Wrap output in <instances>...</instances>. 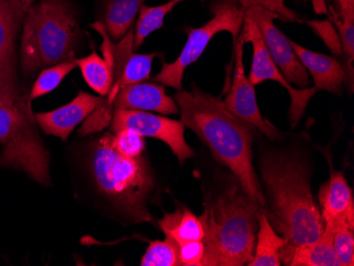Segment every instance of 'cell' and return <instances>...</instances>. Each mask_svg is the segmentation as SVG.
I'll use <instances>...</instances> for the list:
<instances>
[{"label": "cell", "instance_id": "1", "mask_svg": "<svg viewBox=\"0 0 354 266\" xmlns=\"http://www.w3.org/2000/svg\"><path fill=\"white\" fill-rule=\"evenodd\" d=\"M258 172L266 200L263 212L286 240L280 259L281 264L288 265L294 250L316 241L325 228L312 194L311 164L296 146L268 148L260 152Z\"/></svg>", "mask_w": 354, "mask_h": 266}, {"label": "cell", "instance_id": "2", "mask_svg": "<svg viewBox=\"0 0 354 266\" xmlns=\"http://www.w3.org/2000/svg\"><path fill=\"white\" fill-rule=\"evenodd\" d=\"M175 102L185 126L198 135L216 162L238 178L246 193L266 210L259 178L254 166V137L258 131L234 116L224 101L193 85L190 91H177Z\"/></svg>", "mask_w": 354, "mask_h": 266}, {"label": "cell", "instance_id": "3", "mask_svg": "<svg viewBox=\"0 0 354 266\" xmlns=\"http://www.w3.org/2000/svg\"><path fill=\"white\" fill-rule=\"evenodd\" d=\"M261 211L232 172L216 178L198 216L205 232L203 266L248 265L254 258Z\"/></svg>", "mask_w": 354, "mask_h": 266}, {"label": "cell", "instance_id": "4", "mask_svg": "<svg viewBox=\"0 0 354 266\" xmlns=\"http://www.w3.org/2000/svg\"><path fill=\"white\" fill-rule=\"evenodd\" d=\"M114 134L99 139L91 155V169L99 191L134 223H153L148 202L155 189L152 171L142 155L127 158L117 152Z\"/></svg>", "mask_w": 354, "mask_h": 266}, {"label": "cell", "instance_id": "5", "mask_svg": "<svg viewBox=\"0 0 354 266\" xmlns=\"http://www.w3.org/2000/svg\"><path fill=\"white\" fill-rule=\"evenodd\" d=\"M77 13L71 0H41L25 12L21 45L24 75L53 66L73 53L79 39Z\"/></svg>", "mask_w": 354, "mask_h": 266}, {"label": "cell", "instance_id": "6", "mask_svg": "<svg viewBox=\"0 0 354 266\" xmlns=\"http://www.w3.org/2000/svg\"><path fill=\"white\" fill-rule=\"evenodd\" d=\"M30 100L0 105V166L19 169L41 184H50L49 155L35 129Z\"/></svg>", "mask_w": 354, "mask_h": 266}, {"label": "cell", "instance_id": "7", "mask_svg": "<svg viewBox=\"0 0 354 266\" xmlns=\"http://www.w3.org/2000/svg\"><path fill=\"white\" fill-rule=\"evenodd\" d=\"M95 28L103 39L101 50L103 51L104 59L113 68V84L106 97H102L100 104L89 115L88 118L80 129L81 136L100 132L111 123L114 113V101L121 88L131 84L145 82L150 79L153 61L158 57L159 53H134V31H127V35L114 44L107 33L102 21L93 23Z\"/></svg>", "mask_w": 354, "mask_h": 266}, {"label": "cell", "instance_id": "8", "mask_svg": "<svg viewBox=\"0 0 354 266\" xmlns=\"http://www.w3.org/2000/svg\"><path fill=\"white\" fill-rule=\"evenodd\" d=\"M214 15L208 23L200 28H188V39L180 55L173 63L162 61V70L154 77V82L183 89V77L187 67L196 63L207 48L208 44L220 32H230L234 46L243 27L245 11L234 0H216L212 3Z\"/></svg>", "mask_w": 354, "mask_h": 266}, {"label": "cell", "instance_id": "9", "mask_svg": "<svg viewBox=\"0 0 354 266\" xmlns=\"http://www.w3.org/2000/svg\"><path fill=\"white\" fill-rule=\"evenodd\" d=\"M239 37L244 43H252V45L254 53H252V68L248 75V80L254 86L268 80L275 81L280 83L288 91L291 98V105L288 108V119H290L292 129H295L306 114L308 104L314 95L317 93V89L315 87L296 89L292 86L291 83L286 80L281 71L272 61L262 39L260 30L248 15L244 17L243 27L241 29Z\"/></svg>", "mask_w": 354, "mask_h": 266}, {"label": "cell", "instance_id": "10", "mask_svg": "<svg viewBox=\"0 0 354 266\" xmlns=\"http://www.w3.org/2000/svg\"><path fill=\"white\" fill-rule=\"evenodd\" d=\"M25 12L21 0H0V105L28 100L19 88L15 47Z\"/></svg>", "mask_w": 354, "mask_h": 266}, {"label": "cell", "instance_id": "11", "mask_svg": "<svg viewBox=\"0 0 354 266\" xmlns=\"http://www.w3.org/2000/svg\"><path fill=\"white\" fill-rule=\"evenodd\" d=\"M123 129L162 140L172 150L180 164L196 155L185 139V124L182 121L135 109H115L111 121V133L116 134Z\"/></svg>", "mask_w": 354, "mask_h": 266}, {"label": "cell", "instance_id": "12", "mask_svg": "<svg viewBox=\"0 0 354 266\" xmlns=\"http://www.w3.org/2000/svg\"><path fill=\"white\" fill-rule=\"evenodd\" d=\"M244 11L260 30L272 61L286 80L301 88L309 87L311 84L310 75L296 55L291 39H288L274 23L275 19H279L277 15L258 7L248 8Z\"/></svg>", "mask_w": 354, "mask_h": 266}, {"label": "cell", "instance_id": "13", "mask_svg": "<svg viewBox=\"0 0 354 266\" xmlns=\"http://www.w3.org/2000/svg\"><path fill=\"white\" fill-rule=\"evenodd\" d=\"M244 44L245 43L240 37L236 39L234 44L236 61L234 77L232 86L224 100L225 106L227 107L234 116L252 125V128L268 138H278L280 136L279 131L262 116L257 102L254 86L246 77L243 64Z\"/></svg>", "mask_w": 354, "mask_h": 266}, {"label": "cell", "instance_id": "14", "mask_svg": "<svg viewBox=\"0 0 354 266\" xmlns=\"http://www.w3.org/2000/svg\"><path fill=\"white\" fill-rule=\"evenodd\" d=\"M102 97L81 91L68 104L48 113L35 114V121L48 135L67 140L75 126L88 118L100 104Z\"/></svg>", "mask_w": 354, "mask_h": 266}, {"label": "cell", "instance_id": "15", "mask_svg": "<svg viewBox=\"0 0 354 266\" xmlns=\"http://www.w3.org/2000/svg\"><path fill=\"white\" fill-rule=\"evenodd\" d=\"M115 109H135L162 115L180 113L176 102L169 97L162 84L140 82L120 89L114 101Z\"/></svg>", "mask_w": 354, "mask_h": 266}, {"label": "cell", "instance_id": "16", "mask_svg": "<svg viewBox=\"0 0 354 266\" xmlns=\"http://www.w3.org/2000/svg\"><path fill=\"white\" fill-rule=\"evenodd\" d=\"M291 44L301 64L313 77L314 87L317 91L323 89L339 95L343 91V85L348 82L347 73L341 61L329 55L304 48L295 41H291Z\"/></svg>", "mask_w": 354, "mask_h": 266}, {"label": "cell", "instance_id": "17", "mask_svg": "<svg viewBox=\"0 0 354 266\" xmlns=\"http://www.w3.org/2000/svg\"><path fill=\"white\" fill-rule=\"evenodd\" d=\"M318 200L324 223L334 225L336 220L354 204L351 188L343 172L332 171L329 180L320 187Z\"/></svg>", "mask_w": 354, "mask_h": 266}, {"label": "cell", "instance_id": "18", "mask_svg": "<svg viewBox=\"0 0 354 266\" xmlns=\"http://www.w3.org/2000/svg\"><path fill=\"white\" fill-rule=\"evenodd\" d=\"M334 225L325 224L323 234L316 241L296 248L290 266H341L333 245Z\"/></svg>", "mask_w": 354, "mask_h": 266}, {"label": "cell", "instance_id": "19", "mask_svg": "<svg viewBox=\"0 0 354 266\" xmlns=\"http://www.w3.org/2000/svg\"><path fill=\"white\" fill-rule=\"evenodd\" d=\"M146 0H103V25L109 37L120 41L132 28Z\"/></svg>", "mask_w": 354, "mask_h": 266}, {"label": "cell", "instance_id": "20", "mask_svg": "<svg viewBox=\"0 0 354 266\" xmlns=\"http://www.w3.org/2000/svg\"><path fill=\"white\" fill-rule=\"evenodd\" d=\"M259 228L257 232L254 258L248 266H280V253L286 245V240L277 234L263 211L258 216Z\"/></svg>", "mask_w": 354, "mask_h": 266}, {"label": "cell", "instance_id": "21", "mask_svg": "<svg viewBox=\"0 0 354 266\" xmlns=\"http://www.w3.org/2000/svg\"><path fill=\"white\" fill-rule=\"evenodd\" d=\"M166 237L172 238L177 244L189 241H202L204 227L200 218L186 207L177 208L167 213L158 222Z\"/></svg>", "mask_w": 354, "mask_h": 266}, {"label": "cell", "instance_id": "22", "mask_svg": "<svg viewBox=\"0 0 354 266\" xmlns=\"http://www.w3.org/2000/svg\"><path fill=\"white\" fill-rule=\"evenodd\" d=\"M85 82L101 97H106L113 84V68L104 57L93 50L88 57L77 59Z\"/></svg>", "mask_w": 354, "mask_h": 266}, {"label": "cell", "instance_id": "23", "mask_svg": "<svg viewBox=\"0 0 354 266\" xmlns=\"http://www.w3.org/2000/svg\"><path fill=\"white\" fill-rule=\"evenodd\" d=\"M182 1L184 0H169L168 3L156 6V7L143 5L140 8L134 33V46H133L134 50H137L142 45L145 39L151 33L162 28L167 15L174 9L175 6ZM201 1H205V0H201Z\"/></svg>", "mask_w": 354, "mask_h": 266}, {"label": "cell", "instance_id": "24", "mask_svg": "<svg viewBox=\"0 0 354 266\" xmlns=\"http://www.w3.org/2000/svg\"><path fill=\"white\" fill-rule=\"evenodd\" d=\"M333 245L341 266H353L354 204L334 223Z\"/></svg>", "mask_w": 354, "mask_h": 266}, {"label": "cell", "instance_id": "25", "mask_svg": "<svg viewBox=\"0 0 354 266\" xmlns=\"http://www.w3.org/2000/svg\"><path fill=\"white\" fill-rule=\"evenodd\" d=\"M77 66V59L75 57V53H73L68 59H64L57 64L41 70L35 85L32 87L29 96L30 101L45 96L47 93L55 91L66 75Z\"/></svg>", "mask_w": 354, "mask_h": 266}, {"label": "cell", "instance_id": "26", "mask_svg": "<svg viewBox=\"0 0 354 266\" xmlns=\"http://www.w3.org/2000/svg\"><path fill=\"white\" fill-rule=\"evenodd\" d=\"M142 266H177L178 262V244L170 237L164 241H153L141 259Z\"/></svg>", "mask_w": 354, "mask_h": 266}, {"label": "cell", "instance_id": "27", "mask_svg": "<svg viewBox=\"0 0 354 266\" xmlns=\"http://www.w3.org/2000/svg\"><path fill=\"white\" fill-rule=\"evenodd\" d=\"M113 144L117 152L127 158H139L146 150L145 137L130 129H123L114 134Z\"/></svg>", "mask_w": 354, "mask_h": 266}, {"label": "cell", "instance_id": "28", "mask_svg": "<svg viewBox=\"0 0 354 266\" xmlns=\"http://www.w3.org/2000/svg\"><path fill=\"white\" fill-rule=\"evenodd\" d=\"M243 8L258 7L277 15L278 19L284 21H301L296 12L286 7V0H236Z\"/></svg>", "mask_w": 354, "mask_h": 266}, {"label": "cell", "instance_id": "29", "mask_svg": "<svg viewBox=\"0 0 354 266\" xmlns=\"http://www.w3.org/2000/svg\"><path fill=\"white\" fill-rule=\"evenodd\" d=\"M205 246L203 241H189L178 244L180 265L203 266Z\"/></svg>", "mask_w": 354, "mask_h": 266}, {"label": "cell", "instance_id": "30", "mask_svg": "<svg viewBox=\"0 0 354 266\" xmlns=\"http://www.w3.org/2000/svg\"><path fill=\"white\" fill-rule=\"evenodd\" d=\"M21 3H23L24 9H25V11H27V10L33 5L35 0H21Z\"/></svg>", "mask_w": 354, "mask_h": 266}, {"label": "cell", "instance_id": "31", "mask_svg": "<svg viewBox=\"0 0 354 266\" xmlns=\"http://www.w3.org/2000/svg\"><path fill=\"white\" fill-rule=\"evenodd\" d=\"M304 1H307V0H304Z\"/></svg>", "mask_w": 354, "mask_h": 266}, {"label": "cell", "instance_id": "32", "mask_svg": "<svg viewBox=\"0 0 354 266\" xmlns=\"http://www.w3.org/2000/svg\"><path fill=\"white\" fill-rule=\"evenodd\" d=\"M234 1H236V0H234Z\"/></svg>", "mask_w": 354, "mask_h": 266}]
</instances>
